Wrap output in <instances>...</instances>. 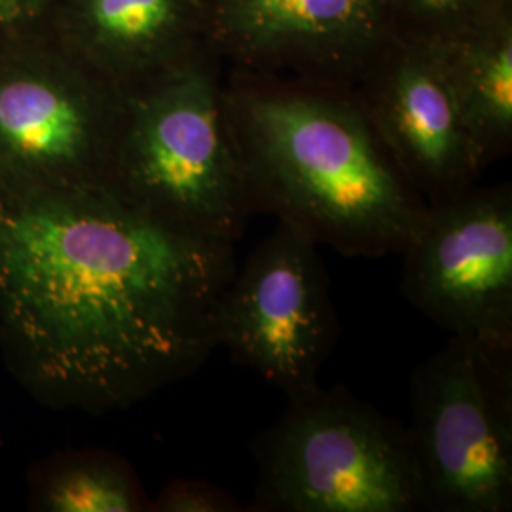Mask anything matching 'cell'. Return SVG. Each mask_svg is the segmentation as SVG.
Returning <instances> with one entry per match:
<instances>
[{"label": "cell", "mask_w": 512, "mask_h": 512, "mask_svg": "<svg viewBox=\"0 0 512 512\" xmlns=\"http://www.w3.org/2000/svg\"><path fill=\"white\" fill-rule=\"evenodd\" d=\"M236 243L109 184L0 194V346L52 408L103 414L198 372L219 348Z\"/></svg>", "instance_id": "obj_1"}, {"label": "cell", "mask_w": 512, "mask_h": 512, "mask_svg": "<svg viewBox=\"0 0 512 512\" xmlns=\"http://www.w3.org/2000/svg\"><path fill=\"white\" fill-rule=\"evenodd\" d=\"M226 105L253 215L293 224L349 258L403 253L418 234L429 205L357 97L245 80Z\"/></svg>", "instance_id": "obj_2"}, {"label": "cell", "mask_w": 512, "mask_h": 512, "mask_svg": "<svg viewBox=\"0 0 512 512\" xmlns=\"http://www.w3.org/2000/svg\"><path fill=\"white\" fill-rule=\"evenodd\" d=\"M109 186L188 230L243 236L255 215L215 74L181 65L124 93Z\"/></svg>", "instance_id": "obj_3"}, {"label": "cell", "mask_w": 512, "mask_h": 512, "mask_svg": "<svg viewBox=\"0 0 512 512\" xmlns=\"http://www.w3.org/2000/svg\"><path fill=\"white\" fill-rule=\"evenodd\" d=\"M253 452L251 511H425L408 429L344 385L287 395V408Z\"/></svg>", "instance_id": "obj_4"}, {"label": "cell", "mask_w": 512, "mask_h": 512, "mask_svg": "<svg viewBox=\"0 0 512 512\" xmlns=\"http://www.w3.org/2000/svg\"><path fill=\"white\" fill-rule=\"evenodd\" d=\"M410 406L425 511H511V368L450 336L412 372Z\"/></svg>", "instance_id": "obj_5"}, {"label": "cell", "mask_w": 512, "mask_h": 512, "mask_svg": "<svg viewBox=\"0 0 512 512\" xmlns=\"http://www.w3.org/2000/svg\"><path fill=\"white\" fill-rule=\"evenodd\" d=\"M401 255L408 302L450 336L512 370L511 186H471L429 205Z\"/></svg>", "instance_id": "obj_6"}, {"label": "cell", "mask_w": 512, "mask_h": 512, "mask_svg": "<svg viewBox=\"0 0 512 512\" xmlns=\"http://www.w3.org/2000/svg\"><path fill=\"white\" fill-rule=\"evenodd\" d=\"M338 330L319 245L277 220L220 298L219 348L236 365L293 395L319 384Z\"/></svg>", "instance_id": "obj_7"}, {"label": "cell", "mask_w": 512, "mask_h": 512, "mask_svg": "<svg viewBox=\"0 0 512 512\" xmlns=\"http://www.w3.org/2000/svg\"><path fill=\"white\" fill-rule=\"evenodd\" d=\"M122 109L80 74L0 71V194L109 184Z\"/></svg>", "instance_id": "obj_8"}, {"label": "cell", "mask_w": 512, "mask_h": 512, "mask_svg": "<svg viewBox=\"0 0 512 512\" xmlns=\"http://www.w3.org/2000/svg\"><path fill=\"white\" fill-rule=\"evenodd\" d=\"M357 97L387 152L427 205L475 186L486 165L465 126L437 57L408 44L366 74Z\"/></svg>", "instance_id": "obj_9"}, {"label": "cell", "mask_w": 512, "mask_h": 512, "mask_svg": "<svg viewBox=\"0 0 512 512\" xmlns=\"http://www.w3.org/2000/svg\"><path fill=\"white\" fill-rule=\"evenodd\" d=\"M213 27L245 63L338 73L391 27V0H217Z\"/></svg>", "instance_id": "obj_10"}, {"label": "cell", "mask_w": 512, "mask_h": 512, "mask_svg": "<svg viewBox=\"0 0 512 512\" xmlns=\"http://www.w3.org/2000/svg\"><path fill=\"white\" fill-rule=\"evenodd\" d=\"M418 46V44H416ZM437 57L484 162L503 156L512 141V19L499 0L473 25L437 44Z\"/></svg>", "instance_id": "obj_11"}, {"label": "cell", "mask_w": 512, "mask_h": 512, "mask_svg": "<svg viewBox=\"0 0 512 512\" xmlns=\"http://www.w3.org/2000/svg\"><path fill=\"white\" fill-rule=\"evenodd\" d=\"M37 501L48 512H148L152 505L133 467L107 450L52 461L38 478Z\"/></svg>", "instance_id": "obj_12"}, {"label": "cell", "mask_w": 512, "mask_h": 512, "mask_svg": "<svg viewBox=\"0 0 512 512\" xmlns=\"http://www.w3.org/2000/svg\"><path fill=\"white\" fill-rule=\"evenodd\" d=\"M192 0H82V16L99 52L116 67L152 65L186 29Z\"/></svg>", "instance_id": "obj_13"}, {"label": "cell", "mask_w": 512, "mask_h": 512, "mask_svg": "<svg viewBox=\"0 0 512 512\" xmlns=\"http://www.w3.org/2000/svg\"><path fill=\"white\" fill-rule=\"evenodd\" d=\"M499 0H391V25L408 31V42L431 46L458 35L488 14Z\"/></svg>", "instance_id": "obj_14"}, {"label": "cell", "mask_w": 512, "mask_h": 512, "mask_svg": "<svg viewBox=\"0 0 512 512\" xmlns=\"http://www.w3.org/2000/svg\"><path fill=\"white\" fill-rule=\"evenodd\" d=\"M154 512H245L236 495L207 480L175 478L167 482L150 505Z\"/></svg>", "instance_id": "obj_15"}, {"label": "cell", "mask_w": 512, "mask_h": 512, "mask_svg": "<svg viewBox=\"0 0 512 512\" xmlns=\"http://www.w3.org/2000/svg\"><path fill=\"white\" fill-rule=\"evenodd\" d=\"M44 0H0V29L33 16Z\"/></svg>", "instance_id": "obj_16"}, {"label": "cell", "mask_w": 512, "mask_h": 512, "mask_svg": "<svg viewBox=\"0 0 512 512\" xmlns=\"http://www.w3.org/2000/svg\"><path fill=\"white\" fill-rule=\"evenodd\" d=\"M192 2H198V0H192Z\"/></svg>", "instance_id": "obj_17"}]
</instances>
